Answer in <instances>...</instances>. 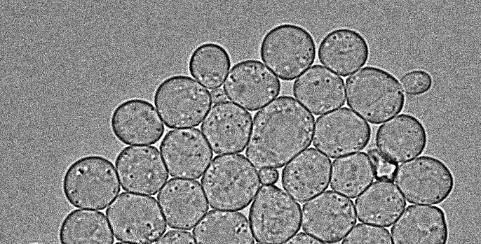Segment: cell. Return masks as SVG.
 <instances>
[{"label":"cell","instance_id":"obj_29","mask_svg":"<svg viewBox=\"0 0 481 244\" xmlns=\"http://www.w3.org/2000/svg\"><path fill=\"white\" fill-rule=\"evenodd\" d=\"M405 93L419 96L428 92L433 86V78L424 70H412L405 73L400 80Z\"/></svg>","mask_w":481,"mask_h":244},{"label":"cell","instance_id":"obj_37","mask_svg":"<svg viewBox=\"0 0 481 244\" xmlns=\"http://www.w3.org/2000/svg\"><path fill=\"white\" fill-rule=\"evenodd\" d=\"M257 244H261V243H257Z\"/></svg>","mask_w":481,"mask_h":244},{"label":"cell","instance_id":"obj_28","mask_svg":"<svg viewBox=\"0 0 481 244\" xmlns=\"http://www.w3.org/2000/svg\"><path fill=\"white\" fill-rule=\"evenodd\" d=\"M341 244H392V240L386 229L358 224L344 238Z\"/></svg>","mask_w":481,"mask_h":244},{"label":"cell","instance_id":"obj_5","mask_svg":"<svg viewBox=\"0 0 481 244\" xmlns=\"http://www.w3.org/2000/svg\"><path fill=\"white\" fill-rule=\"evenodd\" d=\"M260 57L276 76L292 80L315 61L316 45L313 37L304 27L290 23L278 24L263 37Z\"/></svg>","mask_w":481,"mask_h":244},{"label":"cell","instance_id":"obj_12","mask_svg":"<svg viewBox=\"0 0 481 244\" xmlns=\"http://www.w3.org/2000/svg\"><path fill=\"white\" fill-rule=\"evenodd\" d=\"M279 79L262 62L245 59L229 71L223 89L226 97L242 108L255 111L280 94Z\"/></svg>","mask_w":481,"mask_h":244},{"label":"cell","instance_id":"obj_3","mask_svg":"<svg viewBox=\"0 0 481 244\" xmlns=\"http://www.w3.org/2000/svg\"><path fill=\"white\" fill-rule=\"evenodd\" d=\"M347 105L374 124L400 113L405 94L394 75L377 66H365L346 80Z\"/></svg>","mask_w":481,"mask_h":244},{"label":"cell","instance_id":"obj_14","mask_svg":"<svg viewBox=\"0 0 481 244\" xmlns=\"http://www.w3.org/2000/svg\"><path fill=\"white\" fill-rule=\"evenodd\" d=\"M115 166L125 191L155 195L168 178V173L157 148L128 146L118 154Z\"/></svg>","mask_w":481,"mask_h":244},{"label":"cell","instance_id":"obj_10","mask_svg":"<svg viewBox=\"0 0 481 244\" xmlns=\"http://www.w3.org/2000/svg\"><path fill=\"white\" fill-rule=\"evenodd\" d=\"M313 145L320 152L337 158L358 152L370 142V124L347 107L320 115L316 119Z\"/></svg>","mask_w":481,"mask_h":244},{"label":"cell","instance_id":"obj_13","mask_svg":"<svg viewBox=\"0 0 481 244\" xmlns=\"http://www.w3.org/2000/svg\"><path fill=\"white\" fill-rule=\"evenodd\" d=\"M159 148L170 175L179 178H199L213 156L204 136L196 128L169 131Z\"/></svg>","mask_w":481,"mask_h":244},{"label":"cell","instance_id":"obj_19","mask_svg":"<svg viewBox=\"0 0 481 244\" xmlns=\"http://www.w3.org/2000/svg\"><path fill=\"white\" fill-rule=\"evenodd\" d=\"M427 143L424 125L417 117L407 113L400 114L382 124L375 135L377 149L395 163L420 155Z\"/></svg>","mask_w":481,"mask_h":244},{"label":"cell","instance_id":"obj_24","mask_svg":"<svg viewBox=\"0 0 481 244\" xmlns=\"http://www.w3.org/2000/svg\"><path fill=\"white\" fill-rule=\"evenodd\" d=\"M197 244H254L247 217L241 213L210 210L193 230Z\"/></svg>","mask_w":481,"mask_h":244},{"label":"cell","instance_id":"obj_11","mask_svg":"<svg viewBox=\"0 0 481 244\" xmlns=\"http://www.w3.org/2000/svg\"><path fill=\"white\" fill-rule=\"evenodd\" d=\"M301 213L303 231L329 244L339 242L357 222L353 202L331 190L305 203Z\"/></svg>","mask_w":481,"mask_h":244},{"label":"cell","instance_id":"obj_18","mask_svg":"<svg viewBox=\"0 0 481 244\" xmlns=\"http://www.w3.org/2000/svg\"><path fill=\"white\" fill-rule=\"evenodd\" d=\"M331 160L313 148L302 152L283 169L281 184L293 199L304 203L327 189Z\"/></svg>","mask_w":481,"mask_h":244},{"label":"cell","instance_id":"obj_21","mask_svg":"<svg viewBox=\"0 0 481 244\" xmlns=\"http://www.w3.org/2000/svg\"><path fill=\"white\" fill-rule=\"evenodd\" d=\"M292 91L298 101L316 115L345 103L343 78L319 64L312 66L300 75L293 83Z\"/></svg>","mask_w":481,"mask_h":244},{"label":"cell","instance_id":"obj_34","mask_svg":"<svg viewBox=\"0 0 481 244\" xmlns=\"http://www.w3.org/2000/svg\"><path fill=\"white\" fill-rule=\"evenodd\" d=\"M212 103L215 104L226 101V95L223 89L219 87L210 92Z\"/></svg>","mask_w":481,"mask_h":244},{"label":"cell","instance_id":"obj_15","mask_svg":"<svg viewBox=\"0 0 481 244\" xmlns=\"http://www.w3.org/2000/svg\"><path fill=\"white\" fill-rule=\"evenodd\" d=\"M251 127V114L229 101L214 104L201 126L205 138L216 154L243 152Z\"/></svg>","mask_w":481,"mask_h":244},{"label":"cell","instance_id":"obj_17","mask_svg":"<svg viewBox=\"0 0 481 244\" xmlns=\"http://www.w3.org/2000/svg\"><path fill=\"white\" fill-rule=\"evenodd\" d=\"M168 225L190 230L208 210V204L197 180L170 179L157 195Z\"/></svg>","mask_w":481,"mask_h":244},{"label":"cell","instance_id":"obj_8","mask_svg":"<svg viewBox=\"0 0 481 244\" xmlns=\"http://www.w3.org/2000/svg\"><path fill=\"white\" fill-rule=\"evenodd\" d=\"M154 102L164 124L171 129L199 125L212 103L210 92L185 75L164 79L156 88Z\"/></svg>","mask_w":481,"mask_h":244},{"label":"cell","instance_id":"obj_6","mask_svg":"<svg viewBox=\"0 0 481 244\" xmlns=\"http://www.w3.org/2000/svg\"><path fill=\"white\" fill-rule=\"evenodd\" d=\"M115 238L136 244H152L165 233L167 225L152 196L122 192L106 210Z\"/></svg>","mask_w":481,"mask_h":244},{"label":"cell","instance_id":"obj_1","mask_svg":"<svg viewBox=\"0 0 481 244\" xmlns=\"http://www.w3.org/2000/svg\"><path fill=\"white\" fill-rule=\"evenodd\" d=\"M313 115L290 96H280L254 116L245 155L257 168H279L311 144Z\"/></svg>","mask_w":481,"mask_h":244},{"label":"cell","instance_id":"obj_35","mask_svg":"<svg viewBox=\"0 0 481 244\" xmlns=\"http://www.w3.org/2000/svg\"><path fill=\"white\" fill-rule=\"evenodd\" d=\"M115 244H131V243H116Z\"/></svg>","mask_w":481,"mask_h":244},{"label":"cell","instance_id":"obj_16","mask_svg":"<svg viewBox=\"0 0 481 244\" xmlns=\"http://www.w3.org/2000/svg\"><path fill=\"white\" fill-rule=\"evenodd\" d=\"M110 126L115 137L126 145H152L163 136L165 127L149 101L133 98L113 110Z\"/></svg>","mask_w":481,"mask_h":244},{"label":"cell","instance_id":"obj_26","mask_svg":"<svg viewBox=\"0 0 481 244\" xmlns=\"http://www.w3.org/2000/svg\"><path fill=\"white\" fill-rule=\"evenodd\" d=\"M374 179L371 161L364 152L339 157L332 162L330 187L348 198L357 197Z\"/></svg>","mask_w":481,"mask_h":244},{"label":"cell","instance_id":"obj_4","mask_svg":"<svg viewBox=\"0 0 481 244\" xmlns=\"http://www.w3.org/2000/svg\"><path fill=\"white\" fill-rule=\"evenodd\" d=\"M114 164L100 155H86L72 162L62 179V191L74 207L104 210L120 192Z\"/></svg>","mask_w":481,"mask_h":244},{"label":"cell","instance_id":"obj_23","mask_svg":"<svg viewBox=\"0 0 481 244\" xmlns=\"http://www.w3.org/2000/svg\"><path fill=\"white\" fill-rule=\"evenodd\" d=\"M405 206L403 196L388 181L373 182L355 201V213L360 222L384 227H391Z\"/></svg>","mask_w":481,"mask_h":244},{"label":"cell","instance_id":"obj_7","mask_svg":"<svg viewBox=\"0 0 481 244\" xmlns=\"http://www.w3.org/2000/svg\"><path fill=\"white\" fill-rule=\"evenodd\" d=\"M255 240L266 244H283L301 227V207L276 185H263L249 211Z\"/></svg>","mask_w":481,"mask_h":244},{"label":"cell","instance_id":"obj_22","mask_svg":"<svg viewBox=\"0 0 481 244\" xmlns=\"http://www.w3.org/2000/svg\"><path fill=\"white\" fill-rule=\"evenodd\" d=\"M318 55L322 64L346 77L367 63L370 48L365 37L356 30L338 28L324 36Z\"/></svg>","mask_w":481,"mask_h":244},{"label":"cell","instance_id":"obj_31","mask_svg":"<svg viewBox=\"0 0 481 244\" xmlns=\"http://www.w3.org/2000/svg\"><path fill=\"white\" fill-rule=\"evenodd\" d=\"M154 244H196L190 232L170 230L161 236Z\"/></svg>","mask_w":481,"mask_h":244},{"label":"cell","instance_id":"obj_32","mask_svg":"<svg viewBox=\"0 0 481 244\" xmlns=\"http://www.w3.org/2000/svg\"><path fill=\"white\" fill-rule=\"evenodd\" d=\"M284 244H325L323 242L304 232L292 236Z\"/></svg>","mask_w":481,"mask_h":244},{"label":"cell","instance_id":"obj_25","mask_svg":"<svg viewBox=\"0 0 481 244\" xmlns=\"http://www.w3.org/2000/svg\"><path fill=\"white\" fill-rule=\"evenodd\" d=\"M60 244H113L114 238L103 213L73 210L59 229Z\"/></svg>","mask_w":481,"mask_h":244},{"label":"cell","instance_id":"obj_2","mask_svg":"<svg viewBox=\"0 0 481 244\" xmlns=\"http://www.w3.org/2000/svg\"><path fill=\"white\" fill-rule=\"evenodd\" d=\"M201 182L212 208L241 210L255 198L260 179L244 155L229 154L214 157Z\"/></svg>","mask_w":481,"mask_h":244},{"label":"cell","instance_id":"obj_27","mask_svg":"<svg viewBox=\"0 0 481 244\" xmlns=\"http://www.w3.org/2000/svg\"><path fill=\"white\" fill-rule=\"evenodd\" d=\"M231 64L230 55L224 47L214 42H206L192 51L188 68L194 78L212 90L222 85Z\"/></svg>","mask_w":481,"mask_h":244},{"label":"cell","instance_id":"obj_9","mask_svg":"<svg viewBox=\"0 0 481 244\" xmlns=\"http://www.w3.org/2000/svg\"><path fill=\"white\" fill-rule=\"evenodd\" d=\"M394 182L410 203L437 205L454 188L450 168L438 158L424 155L399 165Z\"/></svg>","mask_w":481,"mask_h":244},{"label":"cell","instance_id":"obj_30","mask_svg":"<svg viewBox=\"0 0 481 244\" xmlns=\"http://www.w3.org/2000/svg\"><path fill=\"white\" fill-rule=\"evenodd\" d=\"M367 155L371 161L375 178L377 180L392 182L398 168L397 163L389 159L377 148L369 149Z\"/></svg>","mask_w":481,"mask_h":244},{"label":"cell","instance_id":"obj_36","mask_svg":"<svg viewBox=\"0 0 481 244\" xmlns=\"http://www.w3.org/2000/svg\"><path fill=\"white\" fill-rule=\"evenodd\" d=\"M32 244H39V243H32Z\"/></svg>","mask_w":481,"mask_h":244},{"label":"cell","instance_id":"obj_20","mask_svg":"<svg viewBox=\"0 0 481 244\" xmlns=\"http://www.w3.org/2000/svg\"><path fill=\"white\" fill-rule=\"evenodd\" d=\"M393 244H447L449 227L438 206L410 205L391 229Z\"/></svg>","mask_w":481,"mask_h":244},{"label":"cell","instance_id":"obj_33","mask_svg":"<svg viewBox=\"0 0 481 244\" xmlns=\"http://www.w3.org/2000/svg\"><path fill=\"white\" fill-rule=\"evenodd\" d=\"M260 181L264 185H271L277 182L279 173L275 168H264L259 170Z\"/></svg>","mask_w":481,"mask_h":244}]
</instances>
